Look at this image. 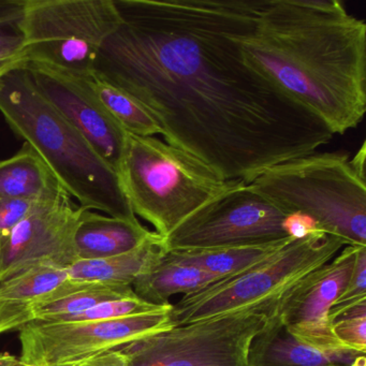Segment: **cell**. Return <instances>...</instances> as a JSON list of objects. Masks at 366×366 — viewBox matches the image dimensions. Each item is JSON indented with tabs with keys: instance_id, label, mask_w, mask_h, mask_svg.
Segmentation results:
<instances>
[{
	"instance_id": "1",
	"label": "cell",
	"mask_w": 366,
	"mask_h": 366,
	"mask_svg": "<svg viewBox=\"0 0 366 366\" xmlns=\"http://www.w3.org/2000/svg\"><path fill=\"white\" fill-rule=\"evenodd\" d=\"M122 23L96 61L138 102L164 142L224 181L252 183L334 134L246 63L239 37L261 0H114Z\"/></svg>"
},
{
	"instance_id": "2",
	"label": "cell",
	"mask_w": 366,
	"mask_h": 366,
	"mask_svg": "<svg viewBox=\"0 0 366 366\" xmlns=\"http://www.w3.org/2000/svg\"><path fill=\"white\" fill-rule=\"evenodd\" d=\"M246 63L330 132L366 112V23L340 0H261L239 37Z\"/></svg>"
},
{
	"instance_id": "3",
	"label": "cell",
	"mask_w": 366,
	"mask_h": 366,
	"mask_svg": "<svg viewBox=\"0 0 366 366\" xmlns=\"http://www.w3.org/2000/svg\"><path fill=\"white\" fill-rule=\"evenodd\" d=\"M0 113L82 209L139 222L114 169L38 91L24 64L0 78Z\"/></svg>"
},
{
	"instance_id": "4",
	"label": "cell",
	"mask_w": 366,
	"mask_h": 366,
	"mask_svg": "<svg viewBox=\"0 0 366 366\" xmlns=\"http://www.w3.org/2000/svg\"><path fill=\"white\" fill-rule=\"evenodd\" d=\"M365 142L347 153H314L276 164L248 184L285 216L312 218L346 245L366 246Z\"/></svg>"
},
{
	"instance_id": "5",
	"label": "cell",
	"mask_w": 366,
	"mask_h": 366,
	"mask_svg": "<svg viewBox=\"0 0 366 366\" xmlns=\"http://www.w3.org/2000/svg\"><path fill=\"white\" fill-rule=\"evenodd\" d=\"M119 182L134 215L166 239L237 181H224L192 154L156 137L126 134Z\"/></svg>"
},
{
	"instance_id": "6",
	"label": "cell",
	"mask_w": 366,
	"mask_h": 366,
	"mask_svg": "<svg viewBox=\"0 0 366 366\" xmlns=\"http://www.w3.org/2000/svg\"><path fill=\"white\" fill-rule=\"evenodd\" d=\"M121 23L114 0H24L18 23L24 64L92 76L102 46Z\"/></svg>"
},
{
	"instance_id": "7",
	"label": "cell",
	"mask_w": 366,
	"mask_h": 366,
	"mask_svg": "<svg viewBox=\"0 0 366 366\" xmlns=\"http://www.w3.org/2000/svg\"><path fill=\"white\" fill-rule=\"evenodd\" d=\"M345 246L340 237L325 232L293 239L254 267L183 295L172 304L171 323L177 327L280 297L297 280L331 261Z\"/></svg>"
},
{
	"instance_id": "8",
	"label": "cell",
	"mask_w": 366,
	"mask_h": 366,
	"mask_svg": "<svg viewBox=\"0 0 366 366\" xmlns=\"http://www.w3.org/2000/svg\"><path fill=\"white\" fill-rule=\"evenodd\" d=\"M280 297L151 334L119 349L130 366H247L252 340L275 314Z\"/></svg>"
},
{
	"instance_id": "9",
	"label": "cell",
	"mask_w": 366,
	"mask_h": 366,
	"mask_svg": "<svg viewBox=\"0 0 366 366\" xmlns=\"http://www.w3.org/2000/svg\"><path fill=\"white\" fill-rule=\"evenodd\" d=\"M284 219V214L249 185L237 182L164 239V246L189 250L276 243L290 239Z\"/></svg>"
},
{
	"instance_id": "10",
	"label": "cell",
	"mask_w": 366,
	"mask_h": 366,
	"mask_svg": "<svg viewBox=\"0 0 366 366\" xmlns=\"http://www.w3.org/2000/svg\"><path fill=\"white\" fill-rule=\"evenodd\" d=\"M171 307L110 320L31 321L20 327L21 365L61 366L173 327Z\"/></svg>"
},
{
	"instance_id": "11",
	"label": "cell",
	"mask_w": 366,
	"mask_h": 366,
	"mask_svg": "<svg viewBox=\"0 0 366 366\" xmlns=\"http://www.w3.org/2000/svg\"><path fill=\"white\" fill-rule=\"evenodd\" d=\"M82 211L67 192L42 200L0 247V284L37 267L67 269L76 263Z\"/></svg>"
},
{
	"instance_id": "12",
	"label": "cell",
	"mask_w": 366,
	"mask_h": 366,
	"mask_svg": "<svg viewBox=\"0 0 366 366\" xmlns=\"http://www.w3.org/2000/svg\"><path fill=\"white\" fill-rule=\"evenodd\" d=\"M359 246H345L331 261L297 280L280 297L275 316L302 342L325 351L351 350L332 333L329 312L346 288Z\"/></svg>"
},
{
	"instance_id": "13",
	"label": "cell",
	"mask_w": 366,
	"mask_h": 366,
	"mask_svg": "<svg viewBox=\"0 0 366 366\" xmlns=\"http://www.w3.org/2000/svg\"><path fill=\"white\" fill-rule=\"evenodd\" d=\"M24 66L41 95L84 136L115 172H119L127 132L98 99L89 85V76L34 61Z\"/></svg>"
},
{
	"instance_id": "14",
	"label": "cell",
	"mask_w": 366,
	"mask_h": 366,
	"mask_svg": "<svg viewBox=\"0 0 366 366\" xmlns=\"http://www.w3.org/2000/svg\"><path fill=\"white\" fill-rule=\"evenodd\" d=\"M333 365L365 366V353L315 348L291 334L275 315L252 340L248 351L247 366Z\"/></svg>"
},
{
	"instance_id": "15",
	"label": "cell",
	"mask_w": 366,
	"mask_h": 366,
	"mask_svg": "<svg viewBox=\"0 0 366 366\" xmlns=\"http://www.w3.org/2000/svg\"><path fill=\"white\" fill-rule=\"evenodd\" d=\"M156 233L140 224L83 209L74 237L79 260L109 258L142 245Z\"/></svg>"
},
{
	"instance_id": "16",
	"label": "cell",
	"mask_w": 366,
	"mask_h": 366,
	"mask_svg": "<svg viewBox=\"0 0 366 366\" xmlns=\"http://www.w3.org/2000/svg\"><path fill=\"white\" fill-rule=\"evenodd\" d=\"M167 252L164 239L156 233L155 237L125 254L76 261L67 267L68 275L76 282L132 287L134 280L155 267Z\"/></svg>"
},
{
	"instance_id": "17",
	"label": "cell",
	"mask_w": 366,
	"mask_h": 366,
	"mask_svg": "<svg viewBox=\"0 0 366 366\" xmlns=\"http://www.w3.org/2000/svg\"><path fill=\"white\" fill-rule=\"evenodd\" d=\"M220 280L167 252L155 267L134 280L132 289L142 301L168 307L173 295H192Z\"/></svg>"
},
{
	"instance_id": "18",
	"label": "cell",
	"mask_w": 366,
	"mask_h": 366,
	"mask_svg": "<svg viewBox=\"0 0 366 366\" xmlns=\"http://www.w3.org/2000/svg\"><path fill=\"white\" fill-rule=\"evenodd\" d=\"M64 192L50 167L27 143L16 155L0 160V199L42 200Z\"/></svg>"
},
{
	"instance_id": "19",
	"label": "cell",
	"mask_w": 366,
	"mask_h": 366,
	"mask_svg": "<svg viewBox=\"0 0 366 366\" xmlns=\"http://www.w3.org/2000/svg\"><path fill=\"white\" fill-rule=\"evenodd\" d=\"M295 239H287L264 245L243 247L212 248V249L168 250L179 259L218 278L242 273L269 257L273 256Z\"/></svg>"
},
{
	"instance_id": "20",
	"label": "cell",
	"mask_w": 366,
	"mask_h": 366,
	"mask_svg": "<svg viewBox=\"0 0 366 366\" xmlns=\"http://www.w3.org/2000/svg\"><path fill=\"white\" fill-rule=\"evenodd\" d=\"M134 297L137 295L132 286L83 282L69 295L44 303L31 304L29 310L34 321L59 322L104 302Z\"/></svg>"
},
{
	"instance_id": "21",
	"label": "cell",
	"mask_w": 366,
	"mask_h": 366,
	"mask_svg": "<svg viewBox=\"0 0 366 366\" xmlns=\"http://www.w3.org/2000/svg\"><path fill=\"white\" fill-rule=\"evenodd\" d=\"M89 82L98 99L126 132L139 137L162 134V127L155 119L125 92L95 74L89 76Z\"/></svg>"
},
{
	"instance_id": "22",
	"label": "cell",
	"mask_w": 366,
	"mask_h": 366,
	"mask_svg": "<svg viewBox=\"0 0 366 366\" xmlns=\"http://www.w3.org/2000/svg\"><path fill=\"white\" fill-rule=\"evenodd\" d=\"M69 278L67 269L63 267L44 265L29 269L0 284V302L39 303Z\"/></svg>"
},
{
	"instance_id": "23",
	"label": "cell",
	"mask_w": 366,
	"mask_h": 366,
	"mask_svg": "<svg viewBox=\"0 0 366 366\" xmlns=\"http://www.w3.org/2000/svg\"><path fill=\"white\" fill-rule=\"evenodd\" d=\"M24 0H0V78L24 64V41L18 29Z\"/></svg>"
},
{
	"instance_id": "24",
	"label": "cell",
	"mask_w": 366,
	"mask_h": 366,
	"mask_svg": "<svg viewBox=\"0 0 366 366\" xmlns=\"http://www.w3.org/2000/svg\"><path fill=\"white\" fill-rule=\"evenodd\" d=\"M338 342L351 350L366 352V301L340 312L331 323Z\"/></svg>"
},
{
	"instance_id": "25",
	"label": "cell",
	"mask_w": 366,
	"mask_h": 366,
	"mask_svg": "<svg viewBox=\"0 0 366 366\" xmlns=\"http://www.w3.org/2000/svg\"><path fill=\"white\" fill-rule=\"evenodd\" d=\"M172 306V305H171ZM168 306V307H171ZM168 307H159L152 305L139 299L138 297H126V299L112 300L98 304L81 314L66 318V321H93L110 320V319L125 318V317L137 316V315L147 314V312H157Z\"/></svg>"
},
{
	"instance_id": "26",
	"label": "cell",
	"mask_w": 366,
	"mask_h": 366,
	"mask_svg": "<svg viewBox=\"0 0 366 366\" xmlns=\"http://www.w3.org/2000/svg\"><path fill=\"white\" fill-rule=\"evenodd\" d=\"M363 301H366V246H359L348 284L330 310V325L340 312Z\"/></svg>"
},
{
	"instance_id": "27",
	"label": "cell",
	"mask_w": 366,
	"mask_h": 366,
	"mask_svg": "<svg viewBox=\"0 0 366 366\" xmlns=\"http://www.w3.org/2000/svg\"><path fill=\"white\" fill-rule=\"evenodd\" d=\"M42 200L0 199V247L7 241L14 228L24 220Z\"/></svg>"
},
{
	"instance_id": "28",
	"label": "cell",
	"mask_w": 366,
	"mask_h": 366,
	"mask_svg": "<svg viewBox=\"0 0 366 366\" xmlns=\"http://www.w3.org/2000/svg\"><path fill=\"white\" fill-rule=\"evenodd\" d=\"M34 321L29 305L0 302V334L20 329Z\"/></svg>"
},
{
	"instance_id": "29",
	"label": "cell",
	"mask_w": 366,
	"mask_h": 366,
	"mask_svg": "<svg viewBox=\"0 0 366 366\" xmlns=\"http://www.w3.org/2000/svg\"><path fill=\"white\" fill-rule=\"evenodd\" d=\"M284 229L287 234L295 239H303L312 233L322 232L314 219L300 213L285 216Z\"/></svg>"
},
{
	"instance_id": "30",
	"label": "cell",
	"mask_w": 366,
	"mask_h": 366,
	"mask_svg": "<svg viewBox=\"0 0 366 366\" xmlns=\"http://www.w3.org/2000/svg\"><path fill=\"white\" fill-rule=\"evenodd\" d=\"M61 366H130L129 360L121 349L107 351L102 355L76 363Z\"/></svg>"
},
{
	"instance_id": "31",
	"label": "cell",
	"mask_w": 366,
	"mask_h": 366,
	"mask_svg": "<svg viewBox=\"0 0 366 366\" xmlns=\"http://www.w3.org/2000/svg\"><path fill=\"white\" fill-rule=\"evenodd\" d=\"M0 366H22L20 357L9 352H0Z\"/></svg>"
},
{
	"instance_id": "32",
	"label": "cell",
	"mask_w": 366,
	"mask_h": 366,
	"mask_svg": "<svg viewBox=\"0 0 366 366\" xmlns=\"http://www.w3.org/2000/svg\"><path fill=\"white\" fill-rule=\"evenodd\" d=\"M333 366H340V365H333Z\"/></svg>"
}]
</instances>
